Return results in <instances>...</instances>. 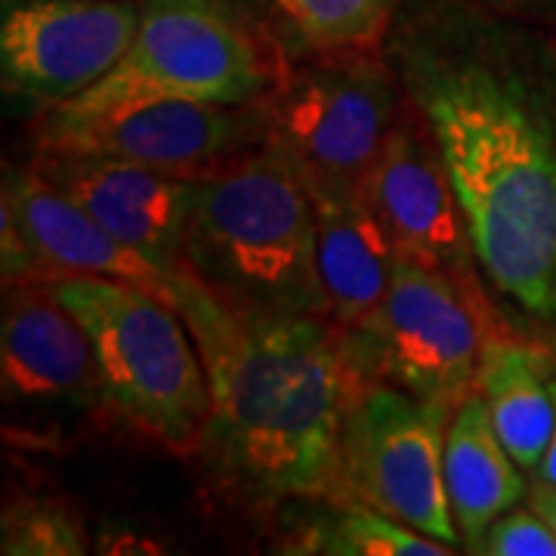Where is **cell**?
<instances>
[{"mask_svg": "<svg viewBox=\"0 0 556 556\" xmlns=\"http://www.w3.org/2000/svg\"><path fill=\"white\" fill-rule=\"evenodd\" d=\"M387 56L437 146L485 285L556 325V84L535 47L467 0L399 10Z\"/></svg>", "mask_w": 556, "mask_h": 556, "instance_id": "obj_1", "label": "cell"}, {"mask_svg": "<svg viewBox=\"0 0 556 556\" xmlns=\"http://www.w3.org/2000/svg\"><path fill=\"white\" fill-rule=\"evenodd\" d=\"M174 306L207 371L201 455L219 482L254 504L334 495L346 415L368 383L338 325L232 303L186 263Z\"/></svg>", "mask_w": 556, "mask_h": 556, "instance_id": "obj_2", "label": "cell"}, {"mask_svg": "<svg viewBox=\"0 0 556 556\" xmlns=\"http://www.w3.org/2000/svg\"><path fill=\"white\" fill-rule=\"evenodd\" d=\"M182 263L232 303L331 321L313 192L273 139L199 179Z\"/></svg>", "mask_w": 556, "mask_h": 556, "instance_id": "obj_3", "label": "cell"}, {"mask_svg": "<svg viewBox=\"0 0 556 556\" xmlns=\"http://www.w3.org/2000/svg\"><path fill=\"white\" fill-rule=\"evenodd\" d=\"M43 285L87 328L105 405L161 448L201 455L211 387L177 306L118 278L53 276Z\"/></svg>", "mask_w": 556, "mask_h": 556, "instance_id": "obj_4", "label": "cell"}, {"mask_svg": "<svg viewBox=\"0 0 556 556\" xmlns=\"http://www.w3.org/2000/svg\"><path fill=\"white\" fill-rule=\"evenodd\" d=\"M229 0H142L139 31L105 78L62 102L65 112H100L152 100L254 105L285 78L273 35L236 20Z\"/></svg>", "mask_w": 556, "mask_h": 556, "instance_id": "obj_5", "label": "cell"}, {"mask_svg": "<svg viewBox=\"0 0 556 556\" xmlns=\"http://www.w3.org/2000/svg\"><path fill=\"white\" fill-rule=\"evenodd\" d=\"M399 80L375 53H334L285 72L263 100L269 139L294 161L306 186L365 192L402 118Z\"/></svg>", "mask_w": 556, "mask_h": 556, "instance_id": "obj_6", "label": "cell"}, {"mask_svg": "<svg viewBox=\"0 0 556 556\" xmlns=\"http://www.w3.org/2000/svg\"><path fill=\"white\" fill-rule=\"evenodd\" d=\"M455 405L368 380L340 439L334 497L378 507L420 535L460 551L445 492V433Z\"/></svg>", "mask_w": 556, "mask_h": 556, "instance_id": "obj_7", "label": "cell"}, {"mask_svg": "<svg viewBox=\"0 0 556 556\" xmlns=\"http://www.w3.org/2000/svg\"><path fill=\"white\" fill-rule=\"evenodd\" d=\"M497 328L452 278L396 254L390 288L362 325L343 331L365 380L460 405L477 393L482 340Z\"/></svg>", "mask_w": 556, "mask_h": 556, "instance_id": "obj_8", "label": "cell"}, {"mask_svg": "<svg viewBox=\"0 0 556 556\" xmlns=\"http://www.w3.org/2000/svg\"><path fill=\"white\" fill-rule=\"evenodd\" d=\"M269 139L266 105L152 100L100 112L47 109L35 149L90 152L182 179H204Z\"/></svg>", "mask_w": 556, "mask_h": 556, "instance_id": "obj_9", "label": "cell"}, {"mask_svg": "<svg viewBox=\"0 0 556 556\" xmlns=\"http://www.w3.org/2000/svg\"><path fill=\"white\" fill-rule=\"evenodd\" d=\"M139 20L137 0H3V97L56 109L87 93L124 60Z\"/></svg>", "mask_w": 556, "mask_h": 556, "instance_id": "obj_10", "label": "cell"}, {"mask_svg": "<svg viewBox=\"0 0 556 556\" xmlns=\"http://www.w3.org/2000/svg\"><path fill=\"white\" fill-rule=\"evenodd\" d=\"M365 199L383 223L396 254L445 273L482 313H489L467 219L437 146L415 112H402L365 182Z\"/></svg>", "mask_w": 556, "mask_h": 556, "instance_id": "obj_11", "label": "cell"}, {"mask_svg": "<svg viewBox=\"0 0 556 556\" xmlns=\"http://www.w3.org/2000/svg\"><path fill=\"white\" fill-rule=\"evenodd\" d=\"M28 167L161 269L177 273L182 266L199 179L56 149H35Z\"/></svg>", "mask_w": 556, "mask_h": 556, "instance_id": "obj_12", "label": "cell"}, {"mask_svg": "<svg viewBox=\"0 0 556 556\" xmlns=\"http://www.w3.org/2000/svg\"><path fill=\"white\" fill-rule=\"evenodd\" d=\"M0 387L10 405L93 408L105 402L87 328L43 281L3 288Z\"/></svg>", "mask_w": 556, "mask_h": 556, "instance_id": "obj_13", "label": "cell"}, {"mask_svg": "<svg viewBox=\"0 0 556 556\" xmlns=\"http://www.w3.org/2000/svg\"><path fill=\"white\" fill-rule=\"evenodd\" d=\"M3 201L13 204L25 236L35 248L43 281L53 276L118 278L174 303V276L115 239L84 207L65 199L31 167L3 170Z\"/></svg>", "mask_w": 556, "mask_h": 556, "instance_id": "obj_14", "label": "cell"}, {"mask_svg": "<svg viewBox=\"0 0 556 556\" xmlns=\"http://www.w3.org/2000/svg\"><path fill=\"white\" fill-rule=\"evenodd\" d=\"M316 204L318 276L340 331L362 325L390 288L396 248L365 192L309 186Z\"/></svg>", "mask_w": 556, "mask_h": 556, "instance_id": "obj_15", "label": "cell"}, {"mask_svg": "<svg viewBox=\"0 0 556 556\" xmlns=\"http://www.w3.org/2000/svg\"><path fill=\"white\" fill-rule=\"evenodd\" d=\"M556 356L544 346L492 328L482 340L477 393L497 437L517 464L535 477L556 424Z\"/></svg>", "mask_w": 556, "mask_h": 556, "instance_id": "obj_16", "label": "cell"}, {"mask_svg": "<svg viewBox=\"0 0 556 556\" xmlns=\"http://www.w3.org/2000/svg\"><path fill=\"white\" fill-rule=\"evenodd\" d=\"M526 470L497 437L479 393L452 412L445 433V492L460 532V551L479 554L489 526L529 495Z\"/></svg>", "mask_w": 556, "mask_h": 556, "instance_id": "obj_17", "label": "cell"}, {"mask_svg": "<svg viewBox=\"0 0 556 556\" xmlns=\"http://www.w3.org/2000/svg\"><path fill=\"white\" fill-rule=\"evenodd\" d=\"M266 31L281 53H375L387 40L399 0H263Z\"/></svg>", "mask_w": 556, "mask_h": 556, "instance_id": "obj_18", "label": "cell"}, {"mask_svg": "<svg viewBox=\"0 0 556 556\" xmlns=\"http://www.w3.org/2000/svg\"><path fill=\"white\" fill-rule=\"evenodd\" d=\"M303 554L331 556H452L455 551L417 529L387 517L378 507L346 501L334 517L318 519L303 538Z\"/></svg>", "mask_w": 556, "mask_h": 556, "instance_id": "obj_19", "label": "cell"}, {"mask_svg": "<svg viewBox=\"0 0 556 556\" xmlns=\"http://www.w3.org/2000/svg\"><path fill=\"white\" fill-rule=\"evenodd\" d=\"M90 551L87 529L56 497H20L3 510L0 554L3 556H80Z\"/></svg>", "mask_w": 556, "mask_h": 556, "instance_id": "obj_20", "label": "cell"}, {"mask_svg": "<svg viewBox=\"0 0 556 556\" xmlns=\"http://www.w3.org/2000/svg\"><path fill=\"white\" fill-rule=\"evenodd\" d=\"M482 556H556V532L535 507H514L482 538Z\"/></svg>", "mask_w": 556, "mask_h": 556, "instance_id": "obj_21", "label": "cell"}, {"mask_svg": "<svg viewBox=\"0 0 556 556\" xmlns=\"http://www.w3.org/2000/svg\"><path fill=\"white\" fill-rule=\"evenodd\" d=\"M0 263H3V285L13 281H43L35 248L22 229L20 217L10 201H0Z\"/></svg>", "mask_w": 556, "mask_h": 556, "instance_id": "obj_22", "label": "cell"}, {"mask_svg": "<svg viewBox=\"0 0 556 556\" xmlns=\"http://www.w3.org/2000/svg\"><path fill=\"white\" fill-rule=\"evenodd\" d=\"M501 13H522V16H556V0H482Z\"/></svg>", "mask_w": 556, "mask_h": 556, "instance_id": "obj_23", "label": "cell"}, {"mask_svg": "<svg viewBox=\"0 0 556 556\" xmlns=\"http://www.w3.org/2000/svg\"><path fill=\"white\" fill-rule=\"evenodd\" d=\"M529 501H532V507H535L538 514L551 522V529L556 532V485H538L535 482Z\"/></svg>", "mask_w": 556, "mask_h": 556, "instance_id": "obj_24", "label": "cell"}, {"mask_svg": "<svg viewBox=\"0 0 556 556\" xmlns=\"http://www.w3.org/2000/svg\"><path fill=\"white\" fill-rule=\"evenodd\" d=\"M554 393H556V380H554ZM538 485H556V424H554V437H551V445H547V455L541 460V467L535 470Z\"/></svg>", "mask_w": 556, "mask_h": 556, "instance_id": "obj_25", "label": "cell"}, {"mask_svg": "<svg viewBox=\"0 0 556 556\" xmlns=\"http://www.w3.org/2000/svg\"><path fill=\"white\" fill-rule=\"evenodd\" d=\"M229 3H263V0H229Z\"/></svg>", "mask_w": 556, "mask_h": 556, "instance_id": "obj_26", "label": "cell"}]
</instances>
